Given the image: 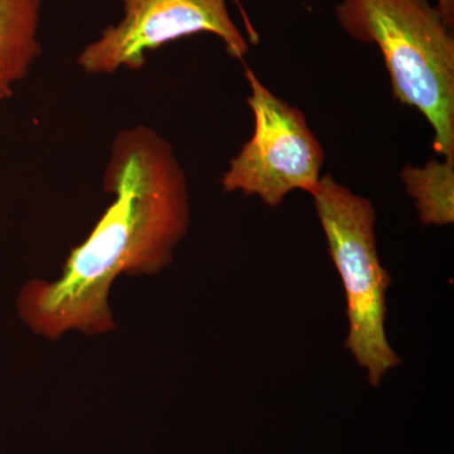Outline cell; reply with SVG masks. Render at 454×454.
I'll use <instances>...</instances> for the list:
<instances>
[{"mask_svg":"<svg viewBox=\"0 0 454 454\" xmlns=\"http://www.w3.org/2000/svg\"><path fill=\"white\" fill-rule=\"evenodd\" d=\"M104 191L114 201L74 247L61 277L23 286L18 309L33 331L57 340L70 331L114 330L109 307L121 276H154L168 267L190 226L186 170L168 140L146 125L125 128L110 146Z\"/></svg>","mask_w":454,"mask_h":454,"instance_id":"6da1fadb","label":"cell"},{"mask_svg":"<svg viewBox=\"0 0 454 454\" xmlns=\"http://www.w3.org/2000/svg\"><path fill=\"white\" fill-rule=\"evenodd\" d=\"M337 22L381 51L394 98L422 113L434 149L454 160V37L429 0H340Z\"/></svg>","mask_w":454,"mask_h":454,"instance_id":"7a4b0ae2","label":"cell"},{"mask_svg":"<svg viewBox=\"0 0 454 454\" xmlns=\"http://www.w3.org/2000/svg\"><path fill=\"white\" fill-rule=\"evenodd\" d=\"M310 196L345 288L346 348L365 370L370 385L379 387L385 375L400 365V357L385 330L391 279L376 247L375 207L330 175L319 178Z\"/></svg>","mask_w":454,"mask_h":454,"instance_id":"3957f363","label":"cell"},{"mask_svg":"<svg viewBox=\"0 0 454 454\" xmlns=\"http://www.w3.org/2000/svg\"><path fill=\"white\" fill-rule=\"evenodd\" d=\"M252 94L254 133L230 160L221 178L225 192L256 196L278 207L294 191L312 195L321 178L325 154L298 107L278 98L247 68Z\"/></svg>","mask_w":454,"mask_h":454,"instance_id":"277c9868","label":"cell"},{"mask_svg":"<svg viewBox=\"0 0 454 454\" xmlns=\"http://www.w3.org/2000/svg\"><path fill=\"white\" fill-rule=\"evenodd\" d=\"M122 17L83 47L76 64L85 74L139 71L146 53L196 33H211L227 53L243 59L249 44L235 25L226 0H121Z\"/></svg>","mask_w":454,"mask_h":454,"instance_id":"5b68a950","label":"cell"},{"mask_svg":"<svg viewBox=\"0 0 454 454\" xmlns=\"http://www.w3.org/2000/svg\"><path fill=\"white\" fill-rule=\"evenodd\" d=\"M42 0H0V106L42 55Z\"/></svg>","mask_w":454,"mask_h":454,"instance_id":"8992f818","label":"cell"},{"mask_svg":"<svg viewBox=\"0 0 454 454\" xmlns=\"http://www.w3.org/2000/svg\"><path fill=\"white\" fill-rule=\"evenodd\" d=\"M400 179L406 193L413 199L423 225H452L454 160H429L422 167L408 164L400 172Z\"/></svg>","mask_w":454,"mask_h":454,"instance_id":"52a82bcc","label":"cell"},{"mask_svg":"<svg viewBox=\"0 0 454 454\" xmlns=\"http://www.w3.org/2000/svg\"><path fill=\"white\" fill-rule=\"evenodd\" d=\"M437 8L450 27L454 25V0H437Z\"/></svg>","mask_w":454,"mask_h":454,"instance_id":"ba28073f","label":"cell"}]
</instances>
